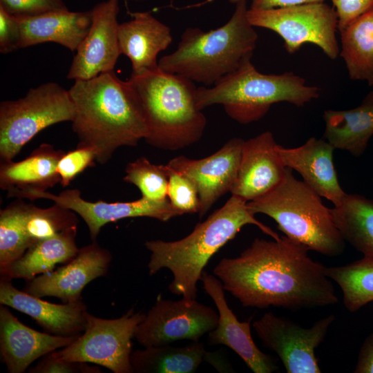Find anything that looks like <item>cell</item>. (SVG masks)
<instances>
[{"instance_id": "29", "label": "cell", "mask_w": 373, "mask_h": 373, "mask_svg": "<svg viewBox=\"0 0 373 373\" xmlns=\"http://www.w3.org/2000/svg\"><path fill=\"white\" fill-rule=\"evenodd\" d=\"M331 212L345 241L364 256L373 257V200L347 193Z\"/></svg>"}, {"instance_id": "36", "label": "cell", "mask_w": 373, "mask_h": 373, "mask_svg": "<svg viewBox=\"0 0 373 373\" xmlns=\"http://www.w3.org/2000/svg\"><path fill=\"white\" fill-rule=\"evenodd\" d=\"M0 6L17 17H33L68 10L63 0H0Z\"/></svg>"}, {"instance_id": "22", "label": "cell", "mask_w": 373, "mask_h": 373, "mask_svg": "<svg viewBox=\"0 0 373 373\" xmlns=\"http://www.w3.org/2000/svg\"><path fill=\"white\" fill-rule=\"evenodd\" d=\"M334 149L325 139L314 137L295 148L278 146L285 166L297 171L304 182L336 206L342 202L347 193L338 182L333 160Z\"/></svg>"}, {"instance_id": "30", "label": "cell", "mask_w": 373, "mask_h": 373, "mask_svg": "<svg viewBox=\"0 0 373 373\" xmlns=\"http://www.w3.org/2000/svg\"><path fill=\"white\" fill-rule=\"evenodd\" d=\"M325 271L340 287L349 312H357L373 301V257L364 256L345 265L326 267Z\"/></svg>"}, {"instance_id": "9", "label": "cell", "mask_w": 373, "mask_h": 373, "mask_svg": "<svg viewBox=\"0 0 373 373\" xmlns=\"http://www.w3.org/2000/svg\"><path fill=\"white\" fill-rule=\"evenodd\" d=\"M145 314L131 308L121 317L105 319L86 313L84 331L73 342L50 354L55 359L88 363L114 373H133L132 338Z\"/></svg>"}, {"instance_id": "24", "label": "cell", "mask_w": 373, "mask_h": 373, "mask_svg": "<svg viewBox=\"0 0 373 373\" xmlns=\"http://www.w3.org/2000/svg\"><path fill=\"white\" fill-rule=\"evenodd\" d=\"M18 19L21 32L20 48L54 42L76 52L91 26L90 11L68 9Z\"/></svg>"}, {"instance_id": "17", "label": "cell", "mask_w": 373, "mask_h": 373, "mask_svg": "<svg viewBox=\"0 0 373 373\" xmlns=\"http://www.w3.org/2000/svg\"><path fill=\"white\" fill-rule=\"evenodd\" d=\"M200 281L206 294L218 309L216 327L208 335L211 345H223L235 352L254 373H271L278 367L272 356L262 352L256 345L251 334V316L240 321L229 307L220 280L204 271Z\"/></svg>"}, {"instance_id": "3", "label": "cell", "mask_w": 373, "mask_h": 373, "mask_svg": "<svg viewBox=\"0 0 373 373\" xmlns=\"http://www.w3.org/2000/svg\"><path fill=\"white\" fill-rule=\"evenodd\" d=\"M247 224L256 225L273 239L280 238L276 232L254 217L247 201L231 195L222 207L198 223L183 238L175 241H146L145 247L151 252L149 274L153 276L164 268L169 269L173 275L169 285L171 294L186 299H196L198 283L209 260Z\"/></svg>"}, {"instance_id": "7", "label": "cell", "mask_w": 373, "mask_h": 373, "mask_svg": "<svg viewBox=\"0 0 373 373\" xmlns=\"http://www.w3.org/2000/svg\"><path fill=\"white\" fill-rule=\"evenodd\" d=\"M253 214L271 218L289 238L309 250L334 257L341 255L345 241L336 227L331 209L321 196L287 167L280 182L262 196L247 202Z\"/></svg>"}, {"instance_id": "10", "label": "cell", "mask_w": 373, "mask_h": 373, "mask_svg": "<svg viewBox=\"0 0 373 373\" xmlns=\"http://www.w3.org/2000/svg\"><path fill=\"white\" fill-rule=\"evenodd\" d=\"M247 16L254 27L277 33L289 54L307 43L316 45L329 59H335L340 54L336 36L338 16L334 8L325 2L265 10L248 8Z\"/></svg>"}, {"instance_id": "2", "label": "cell", "mask_w": 373, "mask_h": 373, "mask_svg": "<svg viewBox=\"0 0 373 373\" xmlns=\"http://www.w3.org/2000/svg\"><path fill=\"white\" fill-rule=\"evenodd\" d=\"M75 105L72 122L77 145L91 146L97 162L105 164L122 146H135L148 134L147 126L127 81L114 71L75 80L68 90Z\"/></svg>"}, {"instance_id": "23", "label": "cell", "mask_w": 373, "mask_h": 373, "mask_svg": "<svg viewBox=\"0 0 373 373\" xmlns=\"http://www.w3.org/2000/svg\"><path fill=\"white\" fill-rule=\"evenodd\" d=\"M132 19L119 24L118 41L121 54L131 62V75L158 68V54L172 42L169 26L149 12L131 14Z\"/></svg>"}, {"instance_id": "40", "label": "cell", "mask_w": 373, "mask_h": 373, "mask_svg": "<svg viewBox=\"0 0 373 373\" xmlns=\"http://www.w3.org/2000/svg\"><path fill=\"white\" fill-rule=\"evenodd\" d=\"M354 373H373V332L364 340L357 357Z\"/></svg>"}, {"instance_id": "21", "label": "cell", "mask_w": 373, "mask_h": 373, "mask_svg": "<svg viewBox=\"0 0 373 373\" xmlns=\"http://www.w3.org/2000/svg\"><path fill=\"white\" fill-rule=\"evenodd\" d=\"M0 304L30 316L50 334L77 336L85 329L88 311L82 300L61 305L52 303L17 289L11 280L1 279Z\"/></svg>"}, {"instance_id": "16", "label": "cell", "mask_w": 373, "mask_h": 373, "mask_svg": "<svg viewBox=\"0 0 373 373\" xmlns=\"http://www.w3.org/2000/svg\"><path fill=\"white\" fill-rule=\"evenodd\" d=\"M112 255L96 241L79 249L68 263L28 281L23 291L42 298L54 296L64 303L82 300L84 288L108 271Z\"/></svg>"}, {"instance_id": "1", "label": "cell", "mask_w": 373, "mask_h": 373, "mask_svg": "<svg viewBox=\"0 0 373 373\" xmlns=\"http://www.w3.org/2000/svg\"><path fill=\"white\" fill-rule=\"evenodd\" d=\"M309 250L287 236L256 238L239 256L222 258L213 272L244 307L297 311L335 305L338 299L326 267Z\"/></svg>"}, {"instance_id": "35", "label": "cell", "mask_w": 373, "mask_h": 373, "mask_svg": "<svg viewBox=\"0 0 373 373\" xmlns=\"http://www.w3.org/2000/svg\"><path fill=\"white\" fill-rule=\"evenodd\" d=\"M96 160L95 151L88 146L77 145L75 149L65 152L57 167L61 185L68 186L79 173L95 166Z\"/></svg>"}, {"instance_id": "18", "label": "cell", "mask_w": 373, "mask_h": 373, "mask_svg": "<svg viewBox=\"0 0 373 373\" xmlns=\"http://www.w3.org/2000/svg\"><path fill=\"white\" fill-rule=\"evenodd\" d=\"M278 146L269 131L244 141L231 195L249 202L265 194L280 182L287 167Z\"/></svg>"}, {"instance_id": "11", "label": "cell", "mask_w": 373, "mask_h": 373, "mask_svg": "<svg viewBox=\"0 0 373 373\" xmlns=\"http://www.w3.org/2000/svg\"><path fill=\"white\" fill-rule=\"evenodd\" d=\"M334 320L335 316L329 314L305 328L267 312L253 323V327L262 345L277 354L287 373H321L315 351Z\"/></svg>"}, {"instance_id": "4", "label": "cell", "mask_w": 373, "mask_h": 373, "mask_svg": "<svg viewBox=\"0 0 373 373\" xmlns=\"http://www.w3.org/2000/svg\"><path fill=\"white\" fill-rule=\"evenodd\" d=\"M127 83L144 116L149 145L175 151L198 142L207 119L196 105L193 81L161 70L131 75Z\"/></svg>"}, {"instance_id": "38", "label": "cell", "mask_w": 373, "mask_h": 373, "mask_svg": "<svg viewBox=\"0 0 373 373\" xmlns=\"http://www.w3.org/2000/svg\"><path fill=\"white\" fill-rule=\"evenodd\" d=\"M21 37L18 17L0 6V52L6 54L20 48Z\"/></svg>"}, {"instance_id": "6", "label": "cell", "mask_w": 373, "mask_h": 373, "mask_svg": "<svg viewBox=\"0 0 373 373\" xmlns=\"http://www.w3.org/2000/svg\"><path fill=\"white\" fill-rule=\"evenodd\" d=\"M319 96L318 87L307 85L304 78L292 72L264 74L248 61L212 87H198L196 105L202 111L221 104L229 117L247 124L260 120L274 104L304 106Z\"/></svg>"}, {"instance_id": "37", "label": "cell", "mask_w": 373, "mask_h": 373, "mask_svg": "<svg viewBox=\"0 0 373 373\" xmlns=\"http://www.w3.org/2000/svg\"><path fill=\"white\" fill-rule=\"evenodd\" d=\"M30 373H102L97 365L88 363L60 361L53 358L50 353L28 370Z\"/></svg>"}, {"instance_id": "15", "label": "cell", "mask_w": 373, "mask_h": 373, "mask_svg": "<svg viewBox=\"0 0 373 373\" xmlns=\"http://www.w3.org/2000/svg\"><path fill=\"white\" fill-rule=\"evenodd\" d=\"M37 199H47L78 214L86 224L90 239L96 241L101 229L106 224L127 218L148 217L167 222L182 213L174 208L168 198L155 201L144 198L131 202H89L83 199L77 189H66L58 195L48 191Z\"/></svg>"}, {"instance_id": "12", "label": "cell", "mask_w": 373, "mask_h": 373, "mask_svg": "<svg viewBox=\"0 0 373 373\" xmlns=\"http://www.w3.org/2000/svg\"><path fill=\"white\" fill-rule=\"evenodd\" d=\"M218 314L196 299L158 298L137 325L134 338L144 347L180 340L198 342L217 325Z\"/></svg>"}, {"instance_id": "41", "label": "cell", "mask_w": 373, "mask_h": 373, "mask_svg": "<svg viewBox=\"0 0 373 373\" xmlns=\"http://www.w3.org/2000/svg\"><path fill=\"white\" fill-rule=\"evenodd\" d=\"M325 1V0H251L250 8L265 10Z\"/></svg>"}, {"instance_id": "28", "label": "cell", "mask_w": 373, "mask_h": 373, "mask_svg": "<svg viewBox=\"0 0 373 373\" xmlns=\"http://www.w3.org/2000/svg\"><path fill=\"white\" fill-rule=\"evenodd\" d=\"M339 32V55L345 61L350 78L366 81L370 86H373V9Z\"/></svg>"}, {"instance_id": "32", "label": "cell", "mask_w": 373, "mask_h": 373, "mask_svg": "<svg viewBox=\"0 0 373 373\" xmlns=\"http://www.w3.org/2000/svg\"><path fill=\"white\" fill-rule=\"evenodd\" d=\"M76 214L55 202L48 208L28 204L24 228L30 245L77 225L79 219Z\"/></svg>"}, {"instance_id": "42", "label": "cell", "mask_w": 373, "mask_h": 373, "mask_svg": "<svg viewBox=\"0 0 373 373\" xmlns=\"http://www.w3.org/2000/svg\"><path fill=\"white\" fill-rule=\"evenodd\" d=\"M230 3L236 4L237 3L244 0H229Z\"/></svg>"}, {"instance_id": "27", "label": "cell", "mask_w": 373, "mask_h": 373, "mask_svg": "<svg viewBox=\"0 0 373 373\" xmlns=\"http://www.w3.org/2000/svg\"><path fill=\"white\" fill-rule=\"evenodd\" d=\"M77 227H71L55 236L32 245L6 269L0 272L1 279L33 280L37 275L51 271L57 264L68 262L78 253L76 244Z\"/></svg>"}, {"instance_id": "26", "label": "cell", "mask_w": 373, "mask_h": 373, "mask_svg": "<svg viewBox=\"0 0 373 373\" xmlns=\"http://www.w3.org/2000/svg\"><path fill=\"white\" fill-rule=\"evenodd\" d=\"M323 137L335 149L362 155L373 135V90L361 104L347 110H326Z\"/></svg>"}, {"instance_id": "39", "label": "cell", "mask_w": 373, "mask_h": 373, "mask_svg": "<svg viewBox=\"0 0 373 373\" xmlns=\"http://www.w3.org/2000/svg\"><path fill=\"white\" fill-rule=\"evenodd\" d=\"M338 16L341 31L356 18L373 9V0H331Z\"/></svg>"}, {"instance_id": "25", "label": "cell", "mask_w": 373, "mask_h": 373, "mask_svg": "<svg viewBox=\"0 0 373 373\" xmlns=\"http://www.w3.org/2000/svg\"><path fill=\"white\" fill-rule=\"evenodd\" d=\"M223 360L222 353L207 351L200 341L183 347H147L133 351L131 355L133 372L137 373H193L202 362L218 370Z\"/></svg>"}, {"instance_id": "13", "label": "cell", "mask_w": 373, "mask_h": 373, "mask_svg": "<svg viewBox=\"0 0 373 373\" xmlns=\"http://www.w3.org/2000/svg\"><path fill=\"white\" fill-rule=\"evenodd\" d=\"M90 11L91 26L76 50L67 74L69 79H88L113 71L121 55L118 41L119 0L102 1Z\"/></svg>"}, {"instance_id": "14", "label": "cell", "mask_w": 373, "mask_h": 373, "mask_svg": "<svg viewBox=\"0 0 373 373\" xmlns=\"http://www.w3.org/2000/svg\"><path fill=\"white\" fill-rule=\"evenodd\" d=\"M244 140L233 137L218 151L201 159L180 155L166 164L189 178L197 188L203 217L222 195L231 192L237 178Z\"/></svg>"}, {"instance_id": "5", "label": "cell", "mask_w": 373, "mask_h": 373, "mask_svg": "<svg viewBox=\"0 0 373 373\" xmlns=\"http://www.w3.org/2000/svg\"><path fill=\"white\" fill-rule=\"evenodd\" d=\"M247 0L236 4L229 20L216 29L204 32L188 28L175 51L162 57L158 67L205 86L251 61L258 38L247 13Z\"/></svg>"}, {"instance_id": "34", "label": "cell", "mask_w": 373, "mask_h": 373, "mask_svg": "<svg viewBox=\"0 0 373 373\" xmlns=\"http://www.w3.org/2000/svg\"><path fill=\"white\" fill-rule=\"evenodd\" d=\"M169 169L167 198L170 203L182 215L198 213L200 202L195 184L182 173L170 167Z\"/></svg>"}, {"instance_id": "8", "label": "cell", "mask_w": 373, "mask_h": 373, "mask_svg": "<svg viewBox=\"0 0 373 373\" xmlns=\"http://www.w3.org/2000/svg\"><path fill=\"white\" fill-rule=\"evenodd\" d=\"M75 105L69 91L55 82L30 88L17 100L0 104V159L12 160L37 133L53 124L72 122Z\"/></svg>"}, {"instance_id": "33", "label": "cell", "mask_w": 373, "mask_h": 373, "mask_svg": "<svg viewBox=\"0 0 373 373\" xmlns=\"http://www.w3.org/2000/svg\"><path fill=\"white\" fill-rule=\"evenodd\" d=\"M167 164H155L141 157L128 163L123 180L140 190L142 198L161 201L167 198L169 178Z\"/></svg>"}, {"instance_id": "19", "label": "cell", "mask_w": 373, "mask_h": 373, "mask_svg": "<svg viewBox=\"0 0 373 373\" xmlns=\"http://www.w3.org/2000/svg\"><path fill=\"white\" fill-rule=\"evenodd\" d=\"M41 332L23 324L0 305V352L10 373H22L36 360L70 344L78 336Z\"/></svg>"}, {"instance_id": "31", "label": "cell", "mask_w": 373, "mask_h": 373, "mask_svg": "<svg viewBox=\"0 0 373 373\" xmlns=\"http://www.w3.org/2000/svg\"><path fill=\"white\" fill-rule=\"evenodd\" d=\"M27 207L23 199L17 198L0 211V272L30 247L24 228Z\"/></svg>"}, {"instance_id": "20", "label": "cell", "mask_w": 373, "mask_h": 373, "mask_svg": "<svg viewBox=\"0 0 373 373\" xmlns=\"http://www.w3.org/2000/svg\"><path fill=\"white\" fill-rule=\"evenodd\" d=\"M64 153L44 143L21 161H1L0 188L9 198L36 200L38 194L60 183L57 167Z\"/></svg>"}, {"instance_id": "43", "label": "cell", "mask_w": 373, "mask_h": 373, "mask_svg": "<svg viewBox=\"0 0 373 373\" xmlns=\"http://www.w3.org/2000/svg\"><path fill=\"white\" fill-rule=\"evenodd\" d=\"M372 182H373V178H372Z\"/></svg>"}]
</instances>
